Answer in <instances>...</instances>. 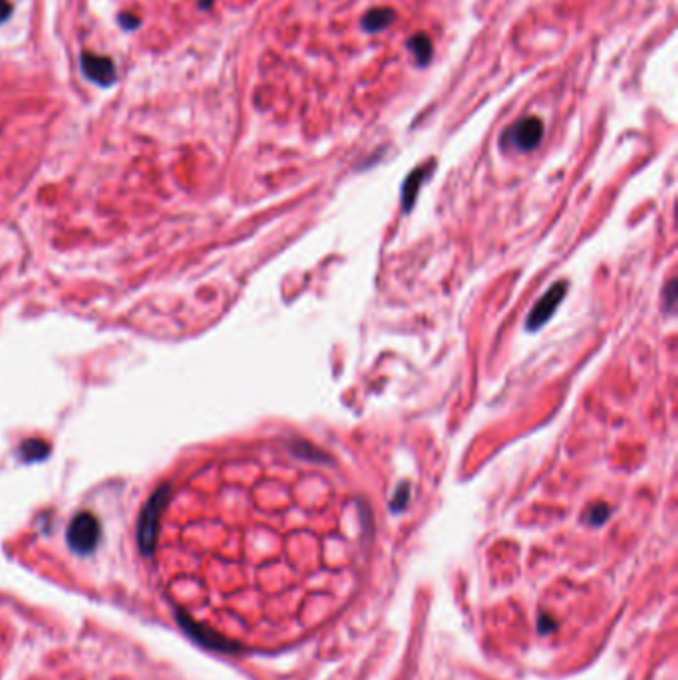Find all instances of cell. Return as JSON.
Instances as JSON below:
<instances>
[{"label": "cell", "mask_w": 678, "mask_h": 680, "mask_svg": "<svg viewBox=\"0 0 678 680\" xmlns=\"http://www.w3.org/2000/svg\"><path fill=\"white\" fill-rule=\"evenodd\" d=\"M541 138H543V122L535 116H527L505 131L502 145L515 147L520 151H531L539 145Z\"/></svg>", "instance_id": "1"}, {"label": "cell", "mask_w": 678, "mask_h": 680, "mask_svg": "<svg viewBox=\"0 0 678 680\" xmlns=\"http://www.w3.org/2000/svg\"><path fill=\"white\" fill-rule=\"evenodd\" d=\"M565 291H567V283L565 281H559V283H555V285L539 299V301L535 302V306L531 309V313H529V317H527V320H525V327H527V331H537V329H541L549 318H551V315L555 313V309L561 304V301H563V297H565Z\"/></svg>", "instance_id": "2"}, {"label": "cell", "mask_w": 678, "mask_h": 680, "mask_svg": "<svg viewBox=\"0 0 678 680\" xmlns=\"http://www.w3.org/2000/svg\"><path fill=\"white\" fill-rule=\"evenodd\" d=\"M82 72L98 86L108 88L116 82V64L110 56H100L94 52H82Z\"/></svg>", "instance_id": "3"}, {"label": "cell", "mask_w": 678, "mask_h": 680, "mask_svg": "<svg viewBox=\"0 0 678 680\" xmlns=\"http://www.w3.org/2000/svg\"><path fill=\"white\" fill-rule=\"evenodd\" d=\"M428 172H430V169H426V167H418V169H414V172L406 177L404 187H402V209H404V211H408V209H412V205H414L416 195H418V190H420L422 181L426 179Z\"/></svg>", "instance_id": "4"}, {"label": "cell", "mask_w": 678, "mask_h": 680, "mask_svg": "<svg viewBox=\"0 0 678 680\" xmlns=\"http://www.w3.org/2000/svg\"><path fill=\"white\" fill-rule=\"evenodd\" d=\"M394 20V10L390 8H376V10H370L368 15L364 16L363 26L366 32H376V30H384L386 26H390Z\"/></svg>", "instance_id": "5"}, {"label": "cell", "mask_w": 678, "mask_h": 680, "mask_svg": "<svg viewBox=\"0 0 678 680\" xmlns=\"http://www.w3.org/2000/svg\"><path fill=\"white\" fill-rule=\"evenodd\" d=\"M408 48L414 52L416 60L418 64H428L430 58H432V42L428 38L426 34H416L412 36L410 42H408Z\"/></svg>", "instance_id": "6"}, {"label": "cell", "mask_w": 678, "mask_h": 680, "mask_svg": "<svg viewBox=\"0 0 678 680\" xmlns=\"http://www.w3.org/2000/svg\"><path fill=\"white\" fill-rule=\"evenodd\" d=\"M291 450H293L295 456L309 459V461H329V458L320 450H316L313 443L302 442V440H295L291 443Z\"/></svg>", "instance_id": "7"}, {"label": "cell", "mask_w": 678, "mask_h": 680, "mask_svg": "<svg viewBox=\"0 0 678 680\" xmlns=\"http://www.w3.org/2000/svg\"><path fill=\"white\" fill-rule=\"evenodd\" d=\"M408 495H410V486H406V484H402L398 490H396V493H394V504H392V509H396V511H400L402 507L406 506V502H408Z\"/></svg>", "instance_id": "8"}, {"label": "cell", "mask_w": 678, "mask_h": 680, "mask_svg": "<svg viewBox=\"0 0 678 680\" xmlns=\"http://www.w3.org/2000/svg\"><path fill=\"white\" fill-rule=\"evenodd\" d=\"M120 24H122L126 30H134V28L140 26V18H136V16L124 12V15H120Z\"/></svg>", "instance_id": "9"}, {"label": "cell", "mask_w": 678, "mask_h": 680, "mask_svg": "<svg viewBox=\"0 0 678 680\" xmlns=\"http://www.w3.org/2000/svg\"><path fill=\"white\" fill-rule=\"evenodd\" d=\"M12 15V4L8 0H0V22H6Z\"/></svg>", "instance_id": "10"}, {"label": "cell", "mask_w": 678, "mask_h": 680, "mask_svg": "<svg viewBox=\"0 0 678 680\" xmlns=\"http://www.w3.org/2000/svg\"><path fill=\"white\" fill-rule=\"evenodd\" d=\"M607 513H609V509H607V506H597L595 509H593V517H591V522L593 523H601L605 517H607Z\"/></svg>", "instance_id": "11"}, {"label": "cell", "mask_w": 678, "mask_h": 680, "mask_svg": "<svg viewBox=\"0 0 678 680\" xmlns=\"http://www.w3.org/2000/svg\"><path fill=\"white\" fill-rule=\"evenodd\" d=\"M675 281H670L668 283V286H666V293H664V297H666V311H672V302H675Z\"/></svg>", "instance_id": "12"}, {"label": "cell", "mask_w": 678, "mask_h": 680, "mask_svg": "<svg viewBox=\"0 0 678 680\" xmlns=\"http://www.w3.org/2000/svg\"><path fill=\"white\" fill-rule=\"evenodd\" d=\"M213 4V0H201V8H209Z\"/></svg>", "instance_id": "13"}]
</instances>
